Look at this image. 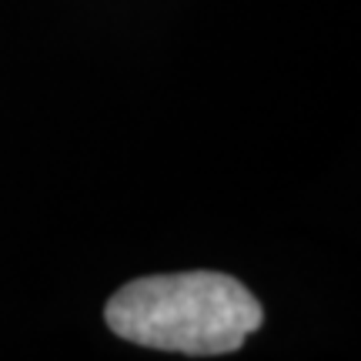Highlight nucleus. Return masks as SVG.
<instances>
[{
    "label": "nucleus",
    "instance_id": "f257e3e1",
    "mask_svg": "<svg viewBox=\"0 0 361 361\" xmlns=\"http://www.w3.org/2000/svg\"><path fill=\"white\" fill-rule=\"evenodd\" d=\"M261 318L258 298L214 271L137 278L104 308V322L117 338L180 355L238 351Z\"/></svg>",
    "mask_w": 361,
    "mask_h": 361
}]
</instances>
